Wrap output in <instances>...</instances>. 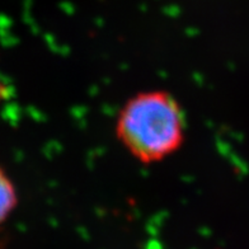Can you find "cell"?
Listing matches in <instances>:
<instances>
[{
    "mask_svg": "<svg viewBox=\"0 0 249 249\" xmlns=\"http://www.w3.org/2000/svg\"><path fill=\"white\" fill-rule=\"evenodd\" d=\"M3 94H4V87H3V84L0 83V98L3 97Z\"/></svg>",
    "mask_w": 249,
    "mask_h": 249,
    "instance_id": "cell-3",
    "label": "cell"
},
{
    "mask_svg": "<svg viewBox=\"0 0 249 249\" xmlns=\"http://www.w3.org/2000/svg\"><path fill=\"white\" fill-rule=\"evenodd\" d=\"M186 134L183 109L171 93L148 90L132 95L116 120L120 144L135 159L159 163L182 146Z\"/></svg>",
    "mask_w": 249,
    "mask_h": 249,
    "instance_id": "cell-1",
    "label": "cell"
},
{
    "mask_svg": "<svg viewBox=\"0 0 249 249\" xmlns=\"http://www.w3.org/2000/svg\"><path fill=\"white\" fill-rule=\"evenodd\" d=\"M18 198L13 182L0 167V224H3L16 209Z\"/></svg>",
    "mask_w": 249,
    "mask_h": 249,
    "instance_id": "cell-2",
    "label": "cell"
}]
</instances>
